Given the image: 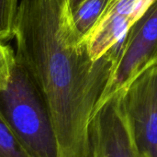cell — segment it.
I'll list each match as a JSON object with an SVG mask.
<instances>
[{"mask_svg": "<svg viewBox=\"0 0 157 157\" xmlns=\"http://www.w3.org/2000/svg\"><path fill=\"white\" fill-rule=\"evenodd\" d=\"M16 65V55L8 44L0 41V92L8 86Z\"/></svg>", "mask_w": 157, "mask_h": 157, "instance_id": "30bf717a", "label": "cell"}, {"mask_svg": "<svg viewBox=\"0 0 157 157\" xmlns=\"http://www.w3.org/2000/svg\"><path fill=\"white\" fill-rule=\"evenodd\" d=\"M14 39L16 63L40 90L54 129L60 157H89L88 128L118 63L122 44L91 58L74 29L67 0H21Z\"/></svg>", "mask_w": 157, "mask_h": 157, "instance_id": "6da1fadb", "label": "cell"}, {"mask_svg": "<svg viewBox=\"0 0 157 157\" xmlns=\"http://www.w3.org/2000/svg\"><path fill=\"white\" fill-rule=\"evenodd\" d=\"M157 63V51L156 52H155V55L154 57V60H153V63Z\"/></svg>", "mask_w": 157, "mask_h": 157, "instance_id": "7c38bea8", "label": "cell"}, {"mask_svg": "<svg viewBox=\"0 0 157 157\" xmlns=\"http://www.w3.org/2000/svg\"><path fill=\"white\" fill-rule=\"evenodd\" d=\"M156 51L157 0H153L128 30L102 101L124 89L135 76L151 65Z\"/></svg>", "mask_w": 157, "mask_h": 157, "instance_id": "277c9868", "label": "cell"}, {"mask_svg": "<svg viewBox=\"0 0 157 157\" xmlns=\"http://www.w3.org/2000/svg\"><path fill=\"white\" fill-rule=\"evenodd\" d=\"M0 114L32 157H60L46 103L27 71L16 63L6 90L0 92Z\"/></svg>", "mask_w": 157, "mask_h": 157, "instance_id": "7a4b0ae2", "label": "cell"}, {"mask_svg": "<svg viewBox=\"0 0 157 157\" xmlns=\"http://www.w3.org/2000/svg\"><path fill=\"white\" fill-rule=\"evenodd\" d=\"M121 93L139 156L157 157V63L142 71Z\"/></svg>", "mask_w": 157, "mask_h": 157, "instance_id": "3957f363", "label": "cell"}, {"mask_svg": "<svg viewBox=\"0 0 157 157\" xmlns=\"http://www.w3.org/2000/svg\"><path fill=\"white\" fill-rule=\"evenodd\" d=\"M89 157H140L125 116L121 91L105 98L92 114Z\"/></svg>", "mask_w": 157, "mask_h": 157, "instance_id": "5b68a950", "label": "cell"}, {"mask_svg": "<svg viewBox=\"0 0 157 157\" xmlns=\"http://www.w3.org/2000/svg\"><path fill=\"white\" fill-rule=\"evenodd\" d=\"M0 157H32L0 114Z\"/></svg>", "mask_w": 157, "mask_h": 157, "instance_id": "ba28073f", "label": "cell"}, {"mask_svg": "<svg viewBox=\"0 0 157 157\" xmlns=\"http://www.w3.org/2000/svg\"><path fill=\"white\" fill-rule=\"evenodd\" d=\"M111 0H85L70 16L75 30L86 40Z\"/></svg>", "mask_w": 157, "mask_h": 157, "instance_id": "52a82bcc", "label": "cell"}, {"mask_svg": "<svg viewBox=\"0 0 157 157\" xmlns=\"http://www.w3.org/2000/svg\"><path fill=\"white\" fill-rule=\"evenodd\" d=\"M85 0H67V11L71 16Z\"/></svg>", "mask_w": 157, "mask_h": 157, "instance_id": "8fae6325", "label": "cell"}, {"mask_svg": "<svg viewBox=\"0 0 157 157\" xmlns=\"http://www.w3.org/2000/svg\"><path fill=\"white\" fill-rule=\"evenodd\" d=\"M153 0H111L86 39L91 58H101L110 49L123 43L130 28Z\"/></svg>", "mask_w": 157, "mask_h": 157, "instance_id": "8992f818", "label": "cell"}, {"mask_svg": "<svg viewBox=\"0 0 157 157\" xmlns=\"http://www.w3.org/2000/svg\"><path fill=\"white\" fill-rule=\"evenodd\" d=\"M17 7V0H0V41L6 42L14 39Z\"/></svg>", "mask_w": 157, "mask_h": 157, "instance_id": "9c48e42d", "label": "cell"}]
</instances>
